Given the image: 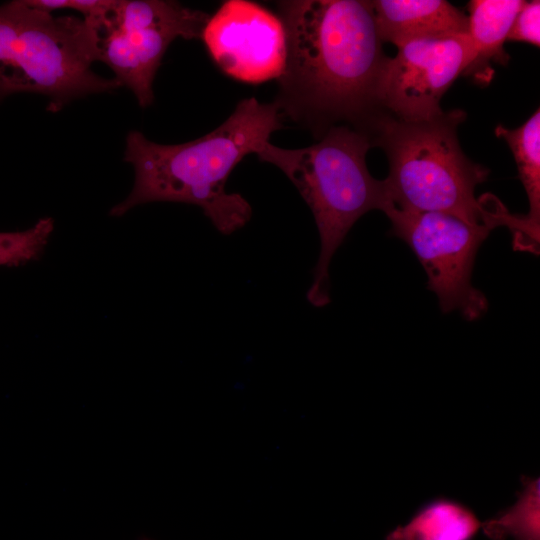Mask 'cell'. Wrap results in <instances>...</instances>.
I'll return each instance as SVG.
<instances>
[{"mask_svg": "<svg viewBox=\"0 0 540 540\" xmlns=\"http://www.w3.org/2000/svg\"><path fill=\"white\" fill-rule=\"evenodd\" d=\"M277 7L287 52L274 102L283 116L318 137L338 122L363 130L381 111L388 58L370 1L284 0Z\"/></svg>", "mask_w": 540, "mask_h": 540, "instance_id": "cell-1", "label": "cell"}, {"mask_svg": "<svg viewBox=\"0 0 540 540\" xmlns=\"http://www.w3.org/2000/svg\"><path fill=\"white\" fill-rule=\"evenodd\" d=\"M283 127L276 102L250 97L216 129L182 144H158L130 131L124 160L134 168V185L110 214L122 216L151 202L186 203L199 206L220 233H234L249 222L252 207L241 194L226 191L228 177L246 155L256 154Z\"/></svg>", "mask_w": 540, "mask_h": 540, "instance_id": "cell-2", "label": "cell"}, {"mask_svg": "<svg viewBox=\"0 0 540 540\" xmlns=\"http://www.w3.org/2000/svg\"><path fill=\"white\" fill-rule=\"evenodd\" d=\"M466 113L443 111L426 120L407 121L381 110L365 126L372 146L388 159L385 180L392 204L401 210L442 212L466 223L524 230V215L511 214L493 195L475 197L489 170L462 151L458 126Z\"/></svg>", "mask_w": 540, "mask_h": 540, "instance_id": "cell-3", "label": "cell"}, {"mask_svg": "<svg viewBox=\"0 0 540 540\" xmlns=\"http://www.w3.org/2000/svg\"><path fill=\"white\" fill-rule=\"evenodd\" d=\"M371 147L364 131L340 124L310 146L288 149L268 141L256 153L289 178L314 216L320 253L306 297L315 307L330 302V262L355 222L371 210L384 212L393 205L385 180L375 179L367 168Z\"/></svg>", "mask_w": 540, "mask_h": 540, "instance_id": "cell-4", "label": "cell"}, {"mask_svg": "<svg viewBox=\"0 0 540 540\" xmlns=\"http://www.w3.org/2000/svg\"><path fill=\"white\" fill-rule=\"evenodd\" d=\"M101 27L83 17L54 16L25 0L0 5V101L41 94L55 113L89 94L120 87L92 69L100 61Z\"/></svg>", "mask_w": 540, "mask_h": 540, "instance_id": "cell-5", "label": "cell"}, {"mask_svg": "<svg viewBox=\"0 0 540 540\" xmlns=\"http://www.w3.org/2000/svg\"><path fill=\"white\" fill-rule=\"evenodd\" d=\"M210 15L176 1L116 0L101 31L100 61L142 108L154 100L153 81L176 38L200 39Z\"/></svg>", "mask_w": 540, "mask_h": 540, "instance_id": "cell-6", "label": "cell"}, {"mask_svg": "<svg viewBox=\"0 0 540 540\" xmlns=\"http://www.w3.org/2000/svg\"><path fill=\"white\" fill-rule=\"evenodd\" d=\"M384 213L392 234L407 243L428 276L443 313L459 311L474 321L488 310L485 295L471 283L475 256L494 229L474 225L442 212L406 211L389 206Z\"/></svg>", "mask_w": 540, "mask_h": 540, "instance_id": "cell-7", "label": "cell"}, {"mask_svg": "<svg viewBox=\"0 0 540 540\" xmlns=\"http://www.w3.org/2000/svg\"><path fill=\"white\" fill-rule=\"evenodd\" d=\"M468 33L408 41L387 58L378 85L381 110L407 121L443 112L440 101L474 60Z\"/></svg>", "mask_w": 540, "mask_h": 540, "instance_id": "cell-8", "label": "cell"}, {"mask_svg": "<svg viewBox=\"0 0 540 540\" xmlns=\"http://www.w3.org/2000/svg\"><path fill=\"white\" fill-rule=\"evenodd\" d=\"M200 39L220 70L235 80L259 84L278 79L284 71L283 23L256 2L224 1L210 15Z\"/></svg>", "mask_w": 540, "mask_h": 540, "instance_id": "cell-9", "label": "cell"}, {"mask_svg": "<svg viewBox=\"0 0 540 540\" xmlns=\"http://www.w3.org/2000/svg\"><path fill=\"white\" fill-rule=\"evenodd\" d=\"M382 42L397 47L415 39L468 33V18L445 0L370 1Z\"/></svg>", "mask_w": 540, "mask_h": 540, "instance_id": "cell-10", "label": "cell"}, {"mask_svg": "<svg viewBox=\"0 0 540 540\" xmlns=\"http://www.w3.org/2000/svg\"><path fill=\"white\" fill-rule=\"evenodd\" d=\"M523 0H472L468 4V34L475 57L463 75L479 83L492 78L491 62L506 65L509 56L504 49L513 21Z\"/></svg>", "mask_w": 540, "mask_h": 540, "instance_id": "cell-11", "label": "cell"}, {"mask_svg": "<svg viewBox=\"0 0 540 540\" xmlns=\"http://www.w3.org/2000/svg\"><path fill=\"white\" fill-rule=\"evenodd\" d=\"M495 135L509 145L529 201L525 219L526 233L521 251L539 252L540 241V110L537 109L520 127L495 128Z\"/></svg>", "mask_w": 540, "mask_h": 540, "instance_id": "cell-12", "label": "cell"}, {"mask_svg": "<svg viewBox=\"0 0 540 540\" xmlns=\"http://www.w3.org/2000/svg\"><path fill=\"white\" fill-rule=\"evenodd\" d=\"M480 528L481 522L468 506L441 497L423 504L385 540H473Z\"/></svg>", "mask_w": 540, "mask_h": 540, "instance_id": "cell-13", "label": "cell"}, {"mask_svg": "<svg viewBox=\"0 0 540 540\" xmlns=\"http://www.w3.org/2000/svg\"><path fill=\"white\" fill-rule=\"evenodd\" d=\"M522 489L517 501L481 523V529L491 540H540L539 478L521 477Z\"/></svg>", "mask_w": 540, "mask_h": 540, "instance_id": "cell-14", "label": "cell"}, {"mask_svg": "<svg viewBox=\"0 0 540 540\" xmlns=\"http://www.w3.org/2000/svg\"><path fill=\"white\" fill-rule=\"evenodd\" d=\"M53 230V219L42 218L25 230L0 232V266H18L37 259Z\"/></svg>", "mask_w": 540, "mask_h": 540, "instance_id": "cell-15", "label": "cell"}, {"mask_svg": "<svg viewBox=\"0 0 540 540\" xmlns=\"http://www.w3.org/2000/svg\"><path fill=\"white\" fill-rule=\"evenodd\" d=\"M540 2L524 1L517 13L511 29L507 36V41H518L540 45Z\"/></svg>", "mask_w": 540, "mask_h": 540, "instance_id": "cell-16", "label": "cell"}, {"mask_svg": "<svg viewBox=\"0 0 540 540\" xmlns=\"http://www.w3.org/2000/svg\"><path fill=\"white\" fill-rule=\"evenodd\" d=\"M141 540H151V539H148V538H142Z\"/></svg>", "mask_w": 540, "mask_h": 540, "instance_id": "cell-17", "label": "cell"}]
</instances>
